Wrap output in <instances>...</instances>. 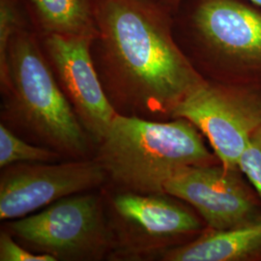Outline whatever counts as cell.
<instances>
[{"label": "cell", "mask_w": 261, "mask_h": 261, "mask_svg": "<svg viewBox=\"0 0 261 261\" xmlns=\"http://www.w3.org/2000/svg\"><path fill=\"white\" fill-rule=\"evenodd\" d=\"M173 9L162 0H96L90 53L117 114L167 121L205 81L174 36Z\"/></svg>", "instance_id": "obj_1"}, {"label": "cell", "mask_w": 261, "mask_h": 261, "mask_svg": "<svg viewBox=\"0 0 261 261\" xmlns=\"http://www.w3.org/2000/svg\"><path fill=\"white\" fill-rule=\"evenodd\" d=\"M1 123L29 142L63 159H88L95 145L68 102L31 28L10 41L0 70Z\"/></svg>", "instance_id": "obj_2"}, {"label": "cell", "mask_w": 261, "mask_h": 261, "mask_svg": "<svg viewBox=\"0 0 261 261\" xmlns=\"http://www.w3.org/2000/svg\"><path fill=\"white\" fill-rule=\"evenodd\" d=\"M180 48L200 75L261 84V8L247 0H181L173 12Z\"/></svg>", "instance_id": "obj_3"}, {"label": "cell", "mask_w": 261, "mask_h": 261, "mask_svg": "<svg viewBox=\"0 0 261 261\" xmlns=\"http://www.w3.org/2000/svg\"><path fill=\"white\" fill-rule=\"evenodd\" d=\"M200 132L184 118L167 121L116 114L96 145L94 159L110 186L142 194L166 193L165 185L179 169L212 165Z\"/></svg>", "instance_id": "obj_4"}, {"label": "cell", "mask_w": 261, "mask_h": 261, "mask_svg": "<svg viewBox=\"0 0 261 261\" xmlns=\"http://www.w3.org/2000/svg\"><path fill=\"white\" fill-rule=\"evenodd\" d=\"M5 222L2 228L19 244L56 261L109 260L114 248L103 190L66 196L40 212Z\"/></svg>", "instance_id": "obj_5"}, {"label": "cell", "mask_w": 261, "mask_h": 261, "mask_svg": "<svg viewBox=\"0 0 261 261\" xmlns=\"http://www.w3.org/2000/svg\"><path fill=\"white\" fill-rule=\"evenodd\" d=\"M107 188L105 208L114 241L109 260L157 259L177 239L202 228L199 219L175 196Z\"/></svg>", "instance_id": "obj_6"}, {"label": "cell", "mask_w": 261, "mask_h": 261, "mask_svg": "<svg viewBox=\"0 0 261 261\" xmlns=\"http://www.w3.org/2000/svg\"><path fill=\"white\" fill-rule=\"evenodd\" d=\"M184 118L209 140L222 166L236 171L252 133L261 126L258 87L205 80L178 103L172 119Z\"/></svg>", "instance_id": "obj_7"}, {"label": "cell", "mask_w": 261, "mask_h": 261, "mask_svg": "<svg viewBox=\"0 0 261 261\" xmlns=\"http://www.w3.org/2000/svg\"><path fill=\"white\" fill-rule=\"evenodd\" d=\"M108 183L95 159L62 163H18L1 168L0 220L33 214L57 200Z\"/></svg>", "instance_id": "obj_8"}, {"label": "cell", "mask_w": 261, "mask_h": 261, "mask_svg": "<svg viewBox=\"0 0 261 261\" xmlns=\"http://www.w3.org/2000/svg\"><path fill=\"white\" fill-rule=\"evenodd\" d=\"M92 39L59 35L40 37L58 84L96 148L117 113L94 67L90 53Z\"/></svg>", "instance_id": "obj_9"}, {"label": "cell", "mask_w": 261, "mask_h": 261, "mask_svg": "<svg viewBox=\"0 0 261 261\" xmlns=\"http://www.w3.org/2000/svg\"><path fill=\"white\" fill-rule=\"evenodd\" d=\"M235 172L223 166L185 167L168 180L165 192L193 206L212 229L241 226L256 219L253 203Z\"/></svg>", "instance_id": "obj_10"}, {"label": "cell", "mask_w": 261, "mask_h": 261, "mask_svg": "<svg viewBox=\"0 0 261 261\" xmlns=\"http://www.w3.org/2000/svg\"><path fill=\"white\" fill-rule=\"evenodd\" d=\"M261 252V219L229 229H212L195 241L160 253L164 261H236Z\"/></svg>", "instance_id": "obj_11"}, {"label": "cell", "mask_w": 261, "mask_h": 261, "mask_svg": "<svg viewBox=\"0 0 261 261\" xmlns=\"http://www.w3.org/2000/svg\"><path fill=\"white\" fill-rule=\"evenodd\" d=\"M39 37L93 38L97 32L96 0H20Z\"/></svg>", "instance_id": "obj_12"}, {"label": "cell", "mask_w": 261, "mask_h": 261, "mask_svg": "<svg viewBox=\"0 0 261 261\" xmlns=\"http://www.w3.org/2000/svg\"><path fill=\"white\" fill-rule=\"evenodd\" d=\"M62 159L56 151L33 144L0 124V168L18 163H56Z\"/></svg>", "instance_id": "obj_13"}, {"label": "cell", "mask_w": 261, "mask_h": 261, "mask_svg": "<svg viewBox=\"0 0 261 261\" xmlns=\"http://www.w3.org/2000/svg\"><path fill=\"white\" fill-rule=\"evenodd\" d=\"M20 0H0V70L6 64L7 49L13 36L31 28Z\"/></svg>", "instance_id": "obj_14"}, {"label": "cell", "mask_w": 261, "mask_h": 261, "mask_svg": "<svg viewBox=\"0 0 261 261\" xmlns=\"http://www.w3.org/2000/svg\"><path fill=\"white\" fill-rule=\"evenodd\" d=\"M238 168L249 178L261 199V126L248 140L238 161Z\"/></svg>", "instance_id": "obj_15"}, {"label": "cell", "mask_w": 261, "mask_h": 261, "mask_svg": "<svg viewBox=\"0 0 261 261\" xmlns=\"http://www.w3.org/2000/svg\"><path fill=\"white\" fill-rule=\"evenodd\" d=\"M0 261H56L48 254L31 252L2 228L0 232Z\"/></svg>", "instance_id": "obj_16"}, {"label": "cell", "mask_w": 261, "mask_h": 261, "mask_svg": "<svg viewBox=\"0 0 261 261\" xmlns=\"http://www.w3.org/2000/svg\"><path fill=\"white\" fill-rule=\"evenodd\" d=\"M162 1L165 2L166 4H168V6H170L173 9V11L177 7L178 4L181 2V0H162ZM247 1H249V2H251L252 4H254V5H256V6L261 8V0H247Z\"/></svg>", "instance_id": "obj_17"}]
</instances>
